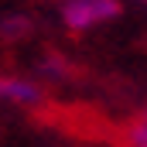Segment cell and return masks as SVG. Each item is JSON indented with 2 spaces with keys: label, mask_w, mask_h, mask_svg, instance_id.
Here are the masks:
<instances>
[{
  "label": "cell",
  "mask_w": 147,
  "mask_h": 147,
  "mask_svg": "<svg viewBox=\"0 0 147 147\" xmlns=\"http://www.w3.org/2000/svg\"><path fill=\"white\" fill-rule=\"evenodd\" d=\"M120 17V0H65L62 3V24L69 31H92Z\"/></svg>",
  "instance_id": "cell-1"
},
{
  "label": "cell",
  "mask_w": 147,
  "mask_h": 147,
  "mask_svg": "<svg viewBox=\"0 0 147 147\" xmlns=\"http://www.w3.org/2000/svg\"><path fill=\"white\" fill-rule=\"evenodd\" d=\"M0 103L3 106H38L41 103V89L31 79L21 75H0Z\"/></svg>",
  "instance_id": "cell-2"
},
{
  "label": "cell",
  "mask_w": 147,
  "mask_h": 147,
  "mask_svg": "<svg viewBox=\"0 0 147 147\" xmlns=\"http://www.w3.org/2000/svg\"><path fill=\"white\" fill-rule=\"evenodd\" d=\"M28 24H31L28 17H7L0 31H3L7 38H17V34H28Z\"/></svg>",
  "instance_id": "cell-3"
},
{
  "label": "cell",
  "mask_w": 147,
  "mask_h": 147,
  "mask_svg": "<svg viewBox=\"0 0 147 147\" xmlns=\"http://www.w3.org/2000/svg\"><path fill=\"white\" fill-rule=\"evenodd\" d=\"M127 140H130V147H147V120H140V123L130 127Z\"/></svg>",
  "instance_id": "cell-4"
},
{
  "label": "cell",
  "mask_w": 147,
  "mask_h": 147,
  "mask_svg": "<svg viewBox=\"0 0 147 147\" xmlns=\"http://www.w3.org/2000/svg\"><path fill=\"white\" fill-rule=\"evenodd\" d=\"M140 3H147V0H140Z\"/></svg>",
  "instance_id": "cell-5"
},
{
  "label": "cell",
  "mask_w": 147,
  "mask_h": 147,
  "mask_svg": "<svg viewBox=\"0 0 147 147\" xmlns=\"http://www.w3.org/2000/svg\"><path fill=\"white\" fill-rule=\"evenodd\" d=\"M144 120H147V113H144Z\"/></svg>",
  "instance_id": "cell-6"
}]
</instances>
